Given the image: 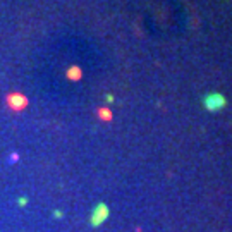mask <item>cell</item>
Wrapping results in <instances>:
<instances>
[{
  "label": "cell",
  "mask_w": 232,
  "mask_h": 232,
  "mask_svg": "<svg viewBox=\"0 0 232 232\" xmlns=\"http://www.w3.org/2000/svg\"><path fill=\"white\" fill-rule=\"evenodd\" d=\"M227 100L225 96L220 95V93H217V91H213V93H208V95H205V98H203V105H205V108L208 112H220L224 107H225Z\"/></svg>",
  "instance_id": "obj_1"
},
{
  "label": "cell",
  "mask_w": 232,
  "mask_h": 232,
  "mask_svg": "<svg viewBox=\"0 0 232 232\" xmlns=\"http://www.w3.org/2000/svg\"><path fill=\"white\" fill-rule=\"evenodd\" d=\"M108 206L105 205V203H98V205L95 206V210H93V213H91V225L93 227H98L100 224H103V222L107 220V217H108Z\"/></svg>",
  "instance_id": "obj_2"
},
{
  "label": "cell",
  "mask_w": 232,
  "mask_h": 232,
  "mask_svg": "<svg viewBox=\"0 0 232 232\" xmlns=\"http://www.w3.org/2000/svg\"><path fill=\"white\" fill-rule=\"evenodd\" d=\"M67 76H69V79H72V81H78L81 78V69L78 67V65H72V67H69L67 71Z\"/></svg>",
  "instance_id": "obj_3"
},
{
  "label": "cell",
  "mask_w": 232,
  "mask_h": 232,
  "mask_svg": "<svg viewBox=\"0 0 232 232\" xmlns=\"http://www.w3.org/2000/svg\"><path fill=\"white\" fill-rule=\"evenodd\" d=\"M98 114H100V117L103 119V121H110V119H112V112L107 110V108H100Z\"/></svg>",
  "instance_id": "obj_4"
},
{
  "label": "cell",
  "mask_w": 232,
  "mask_h": 232,
  "mask_svg": "<svg viewBox=\"0 0 232 232\" xmlns=\"http://www.w3.org/2000/svg\"><path fill=\"white\" fill-rule=\"evenodd\" d=\"M107 101H114V96H112V95H107Z\"/></svg>",
  "instance_id": "obj_5"
}]
</instances>
